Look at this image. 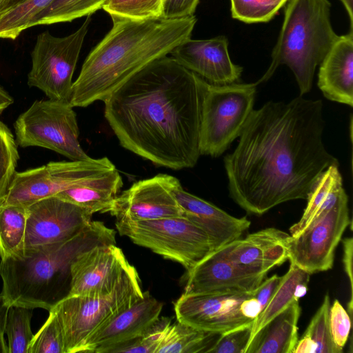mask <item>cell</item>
<instances>
[{"label":"cell","instance_id":"17","mask_svg":"<svg viewBox=\"0 0 353 353\" xmlns=\"http://www.w3.org/2000/svg\"><path fill=\"white\" fill-rule=\"evenodd\" d=\"M180 65L207 82L215 85L235 83L243 68L234 64L228 53V41L225 36L208 39L189 38L170 53Z\"/></svg>","mask_w":353,"mask_h":353},{"label":"cell","instance_id":"25","mask_svg":"<svg viewBox=\"0 0 353 353\" xmlns=\"http://www.w3.org/2000/svg\"><path fill=\"white\" fill-rule=\"evenodd\" d=\"M310 277L309 273L290 263L274 296L254 321L250 341L272 318L306 294Z\"/></svg>","mask_w":353,"mask_h":353},{"label":"cell","instance_id":"3","mask_svg":"<svg viewBox=\"0 0 353 353\" xmlns=\"http://www.w3.org/2000/svg\"><path fill=\"white\" fill-rule=\"evenodd\" d=\"M111 18V30L90 52L72 83L73 108L103 101L143 68L190 38L196 22L194 15L144 21Z\"/></svg>","mask_w":353,"mask_h":353},{"label":"cell","instance_id":"12","mask_svg":"<svg viewBox=\"0 0 353 353\" xmlns=\"http://www.w3.org/2000/svg\"><path fill=\"white\" fill-rule=\"evenodd\" d=\"M350 223L348 197L344 190L327 213L296 236L290 234L288 260L310 274L332 269L335 250Z\"/></svg>","mask_w":353,"mask_h":353},{"label":"cell","instance_id":"38","mask_svg":"<svg viewBox=\"0 0 353 353\" xmlns=\"http://www.w3.org/2000/svg\"><path fill=\"white\" fill-rule=\"evenodd\" d=\"M252 324L221 334L208 353H245L250 341Z\"/></svg>","mask_w":353,"mask_h":353},{"label":"cell","instance_id":"10","mask_svg":"<svg viewBox=\"0 0 353 353\" xmlns=\"http://www.w3.org/2000/svg\"><path fill=\"white\" fill-rule=\"evenodd\" d=\"M107 158L50 161L43 165L16 172L0 205L27 207L54 196L114 170Z\"/></svg>","mask_w":353,"mask_h":353},{"label":"cell","instance_id":"39","mask_svg":"<svg viewBox=\"0 0 353 353\" xmlns=\"http://www.w3.org/2000/svg\"><path fill=\"white\" fill-rule=\"evenodd\" d=\"M329 325L334 344L343 350L349 337L351 317L337 299L330 307Z\"/></svg>","mask_w":353,"mask_h":353},{"label":"cell","instance_id":"1","mask_svg":"<svg viewBox=\"0 0 353 353\" xmlns=\"http://www.w3.org/2000/svg\"><path fill=\"white\" fill-rule=\"evenodd\" d=\"M324 127L320 99L299 95L253 110L237 146L224 158L231 198L256 215L307 199L321 174L339 165L323 143Z\"/></svg>","mask_w":353,"mask_h":353},{"label":"cell","instance_id":"48","mask_svg":"<svg viewBox=\"0 0 353 353\" xmlns=\"http://www.w3.org/2000/svg\"><path fill=\"white\" fill-rule=\"evenodd\" d=\"M347 12L350 19V31L353 32V10H352V6H353V0H340Z\"/></svg>","mask_w":353,"mask_h":353},{"label":"cell","instance_id":"45","mask_svg":"<svg viewBox=\"0 0 353 353\" xmlns=\"http://www.w3.org/2000/svg\"><path fill=\"white\" fill-rule=\"evenodd\" d=\"M316 349V345L310 338L302 336L293 353H315Z\"/></svg>","mask_w":353,"mask_h":353},{"label":"cell","instance_id":"49","mask_svg":"<svg viewBox=\"0 0 353 353\" xmlns=\"http://www.w3.org/2000/svg\"><path fill=\"white\" fill-rule=\"evenodd\" d=\"M1 1H2V0H0V3H1Z\"/></svg>","mask_w":353,"mask_h":353},{"label":"cell","instance_id":"9","mask_svg":"<svg viewBox=\"0 0 353 353\" xmlns=\"http://www.w3.org/2000/svg\"><path fill=\"white\" fill-rule=\"evenodd\" d=\"M14 129L22 148H47L70 160L91 158L81 146L77 115L68 102L37 100L17 117Z\"/></svg>","mask_w":353,"mask_h":353},{"label":"cell","instance_id":"42","mask_svg":"<svg viewBox=\"0 0 353 353\" xmlns=\"http://www.w3.org/2000/svg\"><path fill=\"white\" fill-rule=\"evenodd\" d=\"M343 259L345 272L349 279L350 285V299L347 303V312L352 319V251H353V239L352 237L344 238L343 239Z\"/></svg>","mask_w":353,"mask_h":353},{"label":"cell","instance_id":"27","mask_svg":"<svg viewBox=\"0 0 353 353\" xmlns=\"http://www.w3.org/2000/svg\"><path fill=\"white\" fill-rule=\"evenodd\" d=\"M26 223V207L0 205L1 259L23 255Z\"/></svg>","mask_w":353,"mask_h":353},{"label":"cell","instance_id":"46","mask_svg":"<svg viewBox=\"0 0 353 353\" xmlns=\"http://www.w3.org/2000/svg\"><path fill=\"white\" fill-rule=\"evenodd\" d=\"M14 102L12 96L0 85V115Z\"/></svg>","mask_w":353,"mask_h":353},{"label":"cell","instance_id":"7","mask_svg":"<svg viewBox=\"0 0 353 353\" xmlns=\"http://www.w3.org/2000/svg\"><path fill=\"white\" fill-rule=\"evenodd\" d=\"M257 85L207 82L201 112V154L217 157L239 137L254 110Z\"/></svg>","mask_w":353,"mask_h":353},{"label":"cell","instance_id":"29","mask_svg":"<svg viewBox=\"0 0 353 353\" xmlns=\"http://www.w3.org/2000/svg\"><path fill=\"white\" fill-rule=\"evenodd\" d=\"M54 0H25L0 14V39L15 40Z\"/></svg>","mask_w":353,"mask_h":353},{"label":"cell","instance_id":"34","mask_svg":"<svg viewBox=\"0 0 353 353\" xmlns=\"http://www.w3.org/2000/svg\"><path fill=\"white\" fill-rule=\"evenodd\" d=\"M10 128L0 121V203L5 198L16 172L19 154Z\"/></svg>","mask_w":353,"mask_h":353},{"label":"cell","instance_id":"11","mask_svg":"<svg viewBox=\"0 0 353 353\" xmlns=\"http://www.w3.org/2000/svg\"><path fill=\"white\" fill-rule=\"evenodd\" d=\"M91 22V14L74 32L57 37L40 33L31 52L28 85L41 90L48 99L70 103L72 77Z\"/></svg>","mask_w":353,"mask_h":353},{"label":"cell","instance_id":"19","mask_svg":"<svg viewBox=\"0 0 353 353\" xmlns=\"http://www.w3.org/2000/svg\"><path fill=\"white\" fill-rule=\"evenodd\" d=\"M266 275L237 265L214 250L187 271L183 293L253 292Z\"/></svg>","mask_w":353,"mask_h":353},{"label":"cell","instance_id":"35","mask_svg":"<svg viewBox=\"0 0 353 353\" xmlns=\"http://www.w3.org/2000/svg\"><path fill=\"white\" fill-rule=\"evenodd\" d=\"M330 299L324 296L322 304L312 318L303 336L310 338L316 345L315 353H342L334 343L329 325Z\"/></svg>","mask_w":353,"mask_h":353},{"label":"cell","instance_id":"26","mask_svg":"<svg viewBox=\"0 0 353 353\" xmlns=\"http://www.w3.org/2000/svg\"><path fill=\"white\" fill-rule=\"evenodd\" d=\"M221 334L177 321L166 327L156 353H208Z\"/></svg>","mask_w":353,"mask_h":353},{"label":"cell","instance_id":"41","mask_svg":"<svg viewBox=\"0 0 353 353\" xmlns=\"http://www.w3.org/2000/svg\"><path fill=\"white\" fill-rule=\"evenodd\" d=\"M282 276L274 274L268 279H265L259 287L254 291V296L257 299L261 308V312L265 308L276 292Z\"/></svg>","mask_w":353,"mask_h":353},{"label":"cell","instance_id":"22","mask_svg":"<svg viewBox=\"0 0 353 353\" xmlns=\"http://www.w3.org/2000/svg\"><path fill=\"white\" fill-rule=\"evenodd\" d=\"M317 85L327 99L353 106V32L339 36L319 64Z\"/></svg>","mask_w":353,"mask_h":353},{"label":"cell","instance_id":"2","mask_svg":"<svg viewBox=\"0 0 353 353\" xmlns=\"http://www.w3.org/2000/svg\"><path fill=\"white\" fill-rule=\"evenodd\" d=\"M206 83L172 57L164 56L103 101L105 117L125 149L168 168H191L201 155Z\"/></svg>","mask_w":353,"mask_h":353},{"label":"cell","instance_id":"44","mask_svg":"<svg viewBox=\"0 0 353 353\" xmlns=\"http://www.w3.org/2000/svg\"><path fill=\"white\" fill-rule=\"evenodd\" d=\"M8 308L3 303L0 296V353H8V344L5 339V326Z\"/></svg>","mask_w":353,"mask_h":353},{"label":"cell","instance_id":"15","mask_svg":"<svg viewBox=\"0 0 353 353\" xmlns=\"http://www.w3.org/2000/svg\"><path fill=\"white\" fill-rule=\"evenodd\" d=\"M170 175L139 181L117 195L108 212L116 221H138L183 216L170 185Z\"/></svg>","mask_w":353,"mask_h":353},{"label":"cell","instance_id":"8","mask_svg":"<svg viewBox=\"0 0 353 353\" xmlns=\"http://www.w3.org/2000/svg\"><path fill=\"white\" fill-rule=\"evenodd\" d=\"M119 233L133 243L176 261L187 271L213 251L207 234L184 216L116 221Z\"/></svg>","mask_w":353,"mask_h":353},{"label":"cell","instance_id":"16","mask_svg":"<svg viewBox=\"0 0 353 353\" xmlns=\"http://www.w3.org/2000/svg\"><path fill=\"white\" fill-rule=\"evenodd\" d=\"M130 265L116 244L95 245L79 254L72 263L67 296L108 293Z\"/></svg>","mask_w":353,"mask_h":353},{"label":"cell","instance_id":"21","mask_svg":"<svg viewBox=\"0 0 353 353\" xmlns=\"http://www.w3.org/2000/svg\"><path fill=\"white\" fill-rule=\"evenodd\" d=\"M290 234L268 228L236 239L216 250L232 263L257 272L268 273L288 259Z\"/></svg>","mask_w":353,"mask_h":353},{"label":"cell","instance_id":"6","mask_svg":"<svg viewBox=\"0 0 353 353\" xmlns=\"http://www.w3.org/2000/svg\"><path fill=\"white\" fill-rule=\"evenodd\" d=\"M143 294L137 271L130 265L110 292L66 296L61 299L50 310L59 322L65 353L79 352L90 335Z\"/></svg>","mask_w":353,"mask_h":353},{"label":"cell","instance_id":"40","mask_svg":"<svg viewBox=\"0 0 353 353\" xmlns=\"http://www.w3.org/2000/svg\"><path fill=\"white\" fill-rule=\"evenodd\" d=\"M199 0H163V19H175L194 15Z\"/></svg>","mask_w":353,"mask_h":353},{"label":"cell","instance_id":"23","mask_svg":"<svg viewBox=\"0 0 353 353\" xmlns=\"http://www.w3.org/2000/svg\"><path fill=\"white\" fill-rule=\"evenodd\" d=\"M299 301L272 318L252 337L245 353H293L299 340Z\"/></svg>","mask_w":353,"mask_h":353},{"label":"cell","instance_id":"5","mask_svg":"<svg viewBox=\"0 0 353 353\" xmlns=\"http://www.w3.org/2000/svg\"><path fill=\"white\" fill-rule=\"evenodd\" d=\"M328 0H288L272 61L257 84L268 81L281 65L293 72L300 95L312 88L314 72L339 38L330 21Z\"/></svg>","mask_w":353,"mask_h":353},{"label":"cell","instance_id":"47","mask_svg":"<svg viewBox=\"0 0 353 353\" xmlns=\"http://www.w3.org/2000/svg\"><path fill=\"white\" fill-rule=\"evenodd\" d=\"M25 0H2L0 3V14L17 6Z\"/></svg>","mask_w":353,"mask_h":353},{"label":"cell","instance_id":"36","mask_svg":"<svg viewBox=\"0 0 353 353\" xmlns=\"http://www.w3.org/2000/svg\"><path fill=\"white\" fill-rule=\"evenodd\" d=\"M48 316L28 345L27 353H65L61 330L57 316L50 310Z\"/></svg>","mask_w":353,"mask_h":353},{"label":"cell","instance_id":"32","mask_svg":"<svg viewBox=\"0 0 353 353\" xmlns=\"http://www.w3.org/2000/svg\"><path fill=\"white\" fill-rule=\"evenodd\" d=\"M102 8L111 17L155 20L163 19V0H105Z\"/></svg>","mask_w":353,"mask_h":353},{"label":"cell","instance_id":"18","mask_svg":"<svg viewBox=\"0 0 353 353\" xmlns=\"http://www.w3.org/2000/svg\"><path fill=\"white\" fill-rule=\"evenodd\" d=\"M163 303L147 292L90 335L79 352L110 353L123 343L141 336L158 320Z\"/></svg>","mask_w":353,"mask_h":353},{"label":"cell","instance_id":"24","mask_svg":"<svg viewBox=\"0 0 353 353\" xmlns=\"http://www.w3.org/2000/svg\"><path fill=\"white\" fill-rule=\"evenodd\" d=\"M122 186V178L115 168L85 183L62 191L54 196L92 214L99 212H108Z\"/></svg>","mask_w":353,"mask_h":353},{"label":"cell","instance_id":"20","mask_svg":"<svg viewBox=\"0 0 353 353\" xmlns=\"http://www.w3.org/2000/svg\"><path fill=\"white\" fill-rule=\"evenodd\" d=\"M170 185L183 211V216L207 234L213 251L239 239L249 228L250 221L246 217L233 216L214 205L186 192L176 177L170 176Z\"/></svg>","mask_w":353,"mask_h":353},{"label":"cell","instance_id":"33","mask_svg":"<svg viewBox=\"0 0 353 353\" xmlns=\"http://www.w3.org/2000/svg\"><path fill=\"white\" fill-rule=\"evenodd\" d=\"M288 0H230L234 19L247 23L270 21Z\"/></svg>","mask_w":353,"mask_h":353},{"label":"cell","instance_id":"28","mask_svg":"<svg viewBox=\"0 0 353 353\" xmlns=\"http://www.w3.org/2000/svg\"><path fill=\"white\" fill-rule=\"evenodd\" d=\"M105 0H54L32 20L30 28L72 20L102 8Z\"/></svg>","mask_w":353,"mask_h":353},{"label":"cell","instance_id":"13","mask_svg":"<svg viewBox=\"0 0 353 353\" xmlns=\"http://www.w3.org/2000/svg\"><path fill=\"white\" fill-rule=\"evenodd\" d=\"M253 295L254 291L183 293L174 303V312L180 323L223 334L254 322L241 311L242 302Z\"/></svg>","mask_w":353,"mask_h":353},{"label":"cell","instance_id":"4","mask_svg":"<svg viewBox=\"0 0 353 353\" xmlns=\"http://www.w3.org/2000/svg\"><path fill=\"white\" fill-rule=\"evenodd\" d=\"M115 231L91 221L72 237L0 261V296L9 307L50 311L70 290V266L81 252L101 244L116 243Z\"/></svg>","mask_w":353,"mask_h":353},{"label":"cell","instance_id":"14","mask_svg":"<svg viewBox=\"0 0 353 353\" xmlns=\"http://www.w3.org/2000/svg\"><path fill=\"white\" fill-rule=\"evenodd\" d=\"M26 209L24 253L72 237L92 221V216L88 210L56 196L39 200Z\"/></svg>","mask_w":353,"mask_h":353},{"label":"cell","instance_id":"31","mask_svg":"<svg viewBox=\"0 0 353 353\" xmlns=\"http://www.w3.org/2000/svg\"><path fill=\"white\" fill-rule=\"evenodd\" d=\"M33 309L9 307L5 326L8 337V353H27L28 345L33 337L31 319Z\"/></svg>","mask_w":353,"mask_h":353},{"label":"cell","instance_id":"43","mask_svg":"<svg viewBox=\"0 0 353 353\" xmlns=\"http://www.w3.org/2000/svg\"><path fill=\"white\" fill-rule=\"evenodd\" d=\"M241 311L245 317L254 321L259 316L261 313L260 305L254 295L242 302Z\"/></svg>","mask_w":353,"mask_h":353},{"label":"cell","instance_id":"30","mask_svg":"<svg viewBox=\"0 0 353 353\" xmlns=\"http://www.w3.org/2000/svg\"><path fill=\"white\" fill-rule=\"evenodd\" d=\"M341 183L339 165H330L321 174L307 198V205L300 220L290 228V236H296L306 228L332 190Z\"/></svg>","mask_w":353,"mask_h":353},{"label":"cell","instance_id":"37","mask_svg":"<svg viewBox=\"0 0 353 353\" xmlns=\"http://www.w3.org/2000/svg\"><path fill=\"white\" fill-rule=\"evenodd\" d=\"M171 319L159 317L141 336L113 348L110 353H156Z\"/></svg>","mask_w":353,"mask_h":353}]
</instances>
